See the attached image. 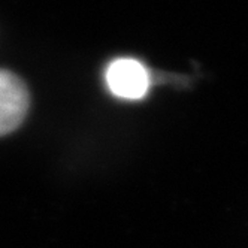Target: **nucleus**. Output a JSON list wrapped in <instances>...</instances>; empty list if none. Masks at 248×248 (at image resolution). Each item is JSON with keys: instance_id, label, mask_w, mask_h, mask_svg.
Instances as JSON below:
<instances>
[{"instance_id": "nucleus-2", "label": "nucleus", "mask_w": 248, "mask_h": 248, "mask_svg": "<svg viewBox=\"0 0 248 248\" xmlns=\"http://www.w3.org/2000/svg\"><path fill=\"white\" fill-rule=\"evenodd\" d=\"M106 84L111 93L121 99H142L150 87V75L142 63L133 59H118L106 69Z\"/></svg>"}, {"instance_id": "nucleus-1", "label": "nucleus", "mask_w": 248, "mask_h": 248, "mask_svg": "<svg viewBox=\"0 0 248 248\" xmlns=\"http://www.w3.org/2000/svg\"><path fill=\"white\" fill-rule=\"evenodd\" d=\"M30 105L26 84L9 70L0 69V136L20 127Z\"/></svg>"}]
</instances>
